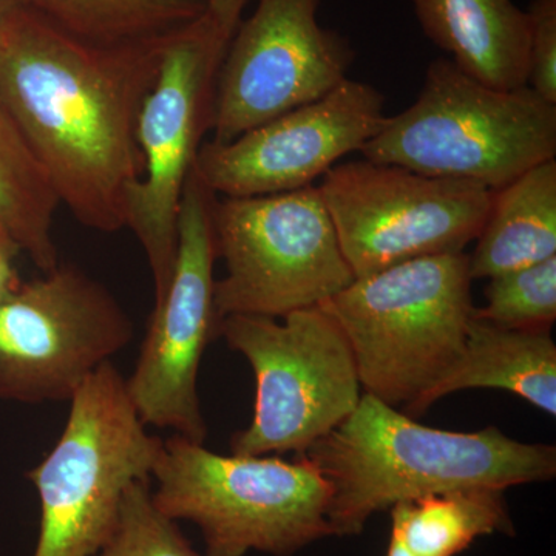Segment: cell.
Listing matches in <instances>:
<instances>
[{
    "label": "cell",
    "instance_id": "1",
    "mask_svg": "<svg viewBox=\"0 0 556 556\" xmlns=\"http://www.w3.org/2000/svg\"><path fill=\"white\" fill-rule=\"evenodd\" d=\"M170 36L94 46L25 5L0 21V102L61 206L86 228H126L127 197L142 175L138 116Z\"/></svg>",
    "mask_w": 556,
    "mask_h": 556
},
{
    "label": "cell",
    "instance_id": "2",
    "mask_svg": "<svg viewBox=\"0 0 556 556\" xmlns=\"http://www.w3.org/2000/svg\"><path fill=\"white\" fill-rule=\"evenodd\" d=\"M329 486L332 535H358L372 515L402 501L552 481L556 448L525 444L495 427L439 430L362 394L357 408L303 455Z\"/></svg>",
    "mask_w": 556,
    "mask_h": 556
},
{
    "label": "cell",
    "instance_id": "3",
    "mask_svg": "<svg viewBox=\"0 0 556 556\" xmlns=\"http://www.w3.org/2000/svg\"><path fill=\"white\" fill-rule=\"evenodd\" d=\"M470 255H427L354 278L321 303L346 336L365 394L422 415L456 367L473 318Z\"/></svg>",
    "mask_w": 556,
    "mask_h": 556
},
{
    "label": "cell",
    "instance_id": "4",
    "mask_svg": "<svg viewBox=\"0 0 556 556\" xmlns=\"http://www.w3.org/2000/svg\"><path fill=\"white\" fill-rule=\"evenodd\" d=\"M361 153L375 163L496 192L555 160L556 104L529 86H485L442 58L428 65L415 104L387 116Z\"/></svg>",
    "mask_w": 556,
    "mask_h": 556
},
{
    "label": "cell",
    "instance_id": "5",
    "mask_svg": "<svg viewBox=\"0 0 556 556\" xmlns=\"http://www.w3.org/2000/svg\"><path fill=\"white\" fill-rule=\"evenodd\" d=\"M152 478L155 506L199 527L206 556H289L332 536L331 486L305 456H223L174 434Z\"/></svg>",
    "mask_w": 556,
    "mask_h": 556
},
{
    "label": "cell",
    "instance_id": "6",
    "mask_svg": "<svg viewBox=\"0 0 556 556\" xmlns=\"http://www.w3.org/2000/svg\"><path fill=\"white\" fill-rule=\"evenodd\" d=\"M164 441L150 434L108 362L70 399L67 424L46 459L27 475L38 492L33 556H93L118 526L131 485L150 481Z\"/></svg>",
    "mask_w": 556,
    "mask_h": 556
},
{
    "label": "cell",
    "instance_id": "7",
    "mask_svg": "<svg viewBox=\"0 0 556 556\" xmlns=\"http://www.w3.org/2000/svg\"><path fill=\"white\" fill-rule=\"evenodd\" d=\"M217 336L254 371V416L233 434L232 455H303L361 402L353 351L324 306L276 317L219 318Z\"/></svg>",
    "mask_w": 556,
    "mask_h": 556
},
{
    "label": "cell",
    "instance_id": "8",
    "mask_svg": "<svg viewBox=\"0 0 556 556\" xmlns=\"http://www.w3.org/2000/svg\"><path fill=\"white\" fill-rule=\"evenodd\" d=\"M212 218L226 269L215 280L218 318H281L321 305L356 278L317 186L217 200Z\"/></svg>",
    "mask_w": 556,
    "mask_h": 556
},
{
    "label": "cell",
    "instance_id": "9",
    "mask_svg": "<svg viewBox=\"0 0 556 556\" xmlns=\"http://www.w3.org/2000/svg\"><path fill=\"white\" fill-rule=\"evenodd\" d=\"M228 43L207 11L172 35L139 112L142 175L127 197L126 228L144 249L155 300L170 281L182 193L211 131L215 87Z\"/></svg>",
    "mask_w": 556,
    "mask_h": 556
},
{
    "label": "cell",
    "instance_id": "10",
    "mask_svg": "<svg viewBox=\"0 0 556 556\" xmlns=\"http://www.w3.org/2000/svg\"><path fill=\"white\" fill-rule=\"evenodd\" d=\"M317 188L356 278L408 260L464 252L477 241L495 193L367 159L336 164Z\"/></svg>",
    "mask_w": 556,
    "mask_h": 556
},
{
    "label": "cell",
    "instance_id": "11",
    "mask_svg": "<svg viewBox=\"0 0 556 556\" xmlns=\"http://www.w3.org/2000/svg\"><path fill=\"white\" fill-rule=\"evenodd\" d=\"M131 339L115 295L76 266L21 281L0 300V399L70 402Z\"/></svg>",
    "mask_w": 556,
    "mask_h": 556
},
{
    "label": "cell",
    "instance_id": "12",
    "mask_svg": "<svg viewBox=\"0 0 556 556\" xmlns=\"http://www.w3.org/2000/svg\"><path fill=\"white\" fill-rule=\"evenodd\" d=\"M217 195L201 181L195 166L182 193L178 243L166 291L155 300L137 367L127 391L148 427L167 428L175 437L204 444L199 371L208 343L217 338L214 302L217 248L214 214Z\"/></svg>",
    "mask_w": 556,
    "mask_h": 556
},
{
    "label": "cell",
    "instance_id": "13",
    "mask_svg": "<svg viewBox=\"0 0 556 556\" xmlns=\"http://www.w3.org/2000/svg\"><path fill=\"white\" fill-rule=\"evenodd\" d=\"M321 0H257L219 65L212 110L214 142H229L348 79L354 50L321 27Z\"/></svg>",
    "mask_w": 556,
    "mask_h": 556
},
{
    "label": "cell",
    "instance_id": "14",
    "mask_svg": "<svg viewBox=\"0 0 556 556\" xmlns=\"http://www.w3.org/2000/svg\"><path fill=\"white\" fill-rule=\"evenodd\" d=\"M386 97L345 79L325 97L244 131L229 142H204L195 170L223 199L309 188L386 124Z\"/></svg>",
    "mask_w": 556,
    "mask_h": 556
},
{
    "label": "cell",
    "instance_id": "15",
    "mask_svg": "<svg viewBox=\"0 0 556 556\" xmlns=\"http://www.w3.org/2000/svg\"><path fill=\"white\" fill-rule=\"evenodd\" d=\"M420 28L468 76L501 90L529 86L530 22L514 0H409Z\"/></svg>",
    "mask_w": 556,
    "mask_h": 556
},
{
    "label": "cell",
    "instance_id": "16",
    "mask_svg": "<svg viewBox=\"0 0 556 556\" xmlns=\"http://www.w3.org/2000/svg\"><path fill=\"white\" fill-rule=\"evenodd\" d=\"M470 388L510 391L555 417L556 345L551 331L501 328L473 314L463 357L428 394L422 415L439 399Z\"/></svg>",
    "mask_w": 556,
    "mask_h": 556
},
{
    "label": "cell",
    "instance_id": "17",
    "mask_svg": "<svg viewBox=\"0 0 556 556\" xmlns=\"http://www.w3.org/2000/svg\"><path fill=\"white\" fill-rule=\"evenodd\" d=\"M556 257V161L493 193L470 255L471 278H492Z\"/></svg>",
    "mask_w": 556,
    "mask_h": 556
},
{
    "label": "cell",
    "instance_id": "18",
    "mask_svg": "<svg viewBox=\"0 0 556 556\" xmlns=\"http://www.w3.org/2000/svg\"><path fill=\"white\" fill-rule=\"evenodd\" d=\"M60 206L49 175L0 102V229L42 273L60 265L53 233Z\"/></svg>",
    "mask_w": 556,
    "mask_h": 556
},
{
    "label": "cell",
    "instance_id": "19",
    "mask_svg": "<svg viewBox=\"0 0 556 556\" xmlns=\"http://www.w3.org/2000/svg\"><path fill=\"white\" fill-rule=\"evenodd\" d=\"M391 510V538L415 556H456L479 536L515 532L503 490L471 489L402 501Z\"/></svg>",
    "mask_w": 556,
    "mask_h": 556
},
{
    "label": "cell",
    "instance_id": "20",
    "mask_svg": "<svg viewBox=\"0 0 556 556\" xmlns=\"http://www.w3.org/2000/svg\"><path fill=\"white\" fill-rule=\"evenodd\" d=\"M65 35L94 46L167 38L203 16L208 0H21Z\"/></svg>",
    "mask_w": 556,
    "mask_h": 556
},
{
    "label": "cell",
    "instance_id": "21",
    "mask_svg": "<svg viewBox=\"0 0 556 556\" xmlns=\"http://www.w3.org/2000/svg\"><path fill=\"white\" fill-rule=\"evenodd\" d=\"M475 317L496 327L551 331L556 320V257L489 278Z\"/></svg>",
    "mask_w": 556,
    "mask_h": 556
},
{
    "label": "cell",
    "instance_id": "22",
    "mask_svg": "<svg viewBox=\"0 0 556 556\" xmlns=\"http://www.w3.org/2000/svg\"><path fill=\"white\" fill-rule=\"evenodd\" d=\"M93 556H200L177 521L152 500L149 481L130 486L112 538Z\"/></svg>",
    "mask_w": 556,
    "mask_h": 556
},
{
    "label": "cell",
    "instance_id": "23",
    "mask_svg": "<svg viewBox=\"0 0 556 556\" xmlns=\"http://www.w3.org/2000/svg\"><path fill=\"white\" fill-rule=\"evenodd\" d=\"M530 22L529 87L556 104V0H532Z\"/></svg>",
    "mask_w": 556,
    "mask_h": 556
},
{
    "label": "cell",
    "instance_id": "24",
    "mask_svg": "<svg viewBox=\"0 0 556 556\" xmlns=\"http://www.w3.org/2000/svg\"><path fill=\"white\" fill-rule=\"evenodd\" d=\"M21 249L0 229V300L7 298L21 283L16 258Z\"/></svg>",
    "mask_w": 556,
    "mask_h": 556
},
{
    "label": "cell",
    "instance_id": "25",
    "mask_svg": "<svg viewBox=\"0 0 556 556\" xmlns=\"http://www.w3.org/2000/svg\"><path fill=\"white\" fill-rule=\"evenodd\" d=\"M249 0H208L207 13L218 25L219 31L230 40L241 22V14Z\"/></svg>",
    "mask_w": 556,
    "mask_h": 556
},
{
    "label": "cell",
    "instance_id": "26",
    "mask_svg": "<svg viewBox=\"0 0 556 556\" xmlns=\"http://www.w3.org/2000/svg\"><path fill=\"white\" fill-rule=\"evenodd\" d=\"M387 556H415L408 551L401 541L396 538H391L390 544H388Z\"/></svg>",
    "mask_w": 556,
    "mask_h": 556
},
{
    "label": "cell",
    "instance_id": "27",
    "mask_svg": "<svg viewBox=\"0 0 556 556\" xmlns=\"http://www.w3.org/2000/svg\"><path fill=\"white\" fill-rule=\"evenodd\" d=\"M21 5V0H0V21L5 20L11 11L16 10Z\"/></svg>",
    "mask_w": 556,
    "mask_h": 556
}]
</instances>
